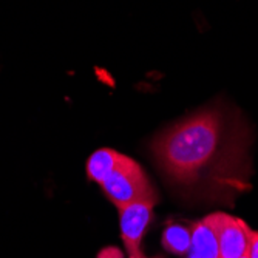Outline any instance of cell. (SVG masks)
Wrapping results in <instances>:
<instances>
[{
	"label": "cell",
	"mask_w": 258,
	"mask_h": 258,
	"mask_svg": "<svg viewBox=\"0 0 258 258\" xmlns=\"http://www.w3.org/2000/svg\"><path fill=\"white\" fill-rule=\"evenodd\" d=\"M187 258H218V241L210 217L192 227V241Z\"/></svg>",
	"instance_id": "cell-5"
},
{
	"label": "cell",
	"mask_w": 258,
	"mask_h": 258,
	"mask_svg": "<svg viewBox=\"0 0 258 258\" xmlns=\"http://www.w3.org/2000/svg\"><path fill=\"white\" fill-rule=\"evenodd\" d=\"M241 258H247V256H246V255H244V256H241Z\"/></svg>",
	"instance_id": "cell-9"
},
{
	"label": "cell",
	"mask_w": 258,
	"mask_h": 258,
	"mask_svg": "<svg viewBox=\"0 0 258 258\" xmlns=\"http://www.w3.org/2000/svg\"><path fill=\"white\" fill-rule=\"evenodd\" d=\"M101 187L119 209L138 201L156 200L144 170L132 158L121 153L113 170L101 182Z\"/></svg>",
	"instance_id": "cell-2"
},
{
	"label": "cell",
	"mask_w": 258,
	"mask_h": 258,
	"mask_svg": "<svg viewBox=\"0 0 258 258\" xmlns=\"http://www.w3.org/2000/svg\"><path fill=\"white\" fill-rule=\"evenodd\" d=\"M246 256L247 258H258V232L250 229V235H249V243L246 249Z\"/></svg>",
	"instance_id": "cell-8"
},
{
	"label": "cell",
	"mask_w": 258,
	"mask_h": 258,
	"mask_svg": "<svg viewBox=\"0 0 258 258\" xmlns=\"http://www.w3.org/2000/svg\"><path fill=\"white\" fill-rule=\"evenodd\" d=\"M156 200L138 201L119 209L121 233L130 258H147L141 250V241L152 220V209Z\"/></svg>",
	"instance_id": "cell-3"
},
{
	"label": "cell",
	"mask_w": 258,
	"mask_h": 258,
	"mask_svg": "<svg viewBox=\"0 0 258 258\" xmlns=\"http://www.w3.org/2000/svg\"><path fill=\"white\" fill-rule=\"evenodd\" d=\"M119 153L111 149H99L93 153L87 162V175L90 179L101 184L105 176L113 170Z\"/></svg>",
	"instance_id": "cell-6"
},
{
	"label": "cell",
	"mask_w": 258,
	"mask_h": 258,
	"mask_svg": "<svg viewBox=\"0 0 258 258\" xmlns=\"http://www.w3.org/2000/svg\"><path fill=\"white\" fill-rule=\"evenodd\" d=\"M215 235L218 241V258H241L246 255L250 229L249 226L226 214H214L210 215Z\"/></svg>",
	"instance_id": "cell-4"
},
{
	"label": "cell",
	"mask_w": 258,
	"mask_h": 258,
	"mask_svg": "<svg viewBox=\"0 0 258 258\" xmlns=\"http://www.w3.org/2000/svg\"><path fill=\"white\" fill-rule=\"evenodd\" d=\"M249 128L226 105L206 107L159 133L152 152L167 181L187 197L224 200L249 176Z\"/></svg>",
	"instance_id": "cell-1"
},
{
	"label": "cell",
	"mask_w": 258,
	"mask_h": 258,
	"mask_svg": "<svg viewBox=\"0 0 258 258\" xmlns=\"http://www.w3.org/2000/svg\"><path fill=\"white\" fill-rule=\"evenodd\" d=\"M192 229L182 224H170L162 233V246L169 252L182 255L190 249Z\"/></svg>",
	"instance_id": "cell-7"
}]
</instances>
